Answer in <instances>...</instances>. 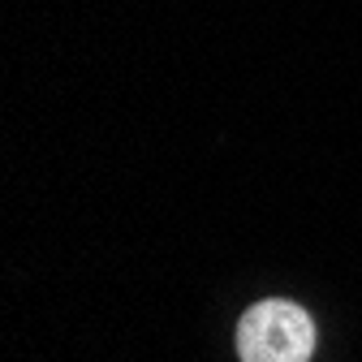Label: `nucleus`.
Wrapping results in <instances>:
<instances>
[{
	"instance_id": "1",
	"label": "nucleus",
	"mask_w": 362,
	"mask_h": 362,
	"mask_svg": "<svg viewBox=\"0 0 362 362\" xmlns=\"http://www.w3.org/2000/svg\"><path fill=\"white\" fill-rule=\"evenodd\" d=\"M238 354L242 362H310L315 324L293 302H255L238 324Z\"/></svg>"
}]
</instances>
